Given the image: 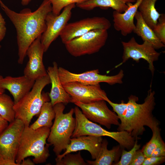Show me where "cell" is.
Wrapping results in <instances>:
<instances>
[{
    "instance_id": "obj_38",
    "label": "cell",
    "mask_w": 165,
    "mask_h": 165,
    "mask_svg": "<svg viewBox=\"0 0 165 165\" xmlns=\"http://www.w3.org/2000/svg\"><path fill=\"white\" fill-rule=\"evenodd\" d=\"M5 90L0 88V94H2L4 93Z\"/></svg>"
},
{
    "instance_id": "obj_26",
    "label": "cell",
    "mask_w": 165,
    "mask_h": 165,
    "mask_svg": "<svg viewBox=\"0 0 165 165\" xmlns=\"http://www.w3.org/2000/svg\"><path fill=\"white\" fill-rule=\"evenodd\" d=\"M159 126L152 131V135L151 138L141 150L145 157L151 156L159 141L162 138Z\"/></svg>"
},
{
    "instance_id": "obj_14",
    "label": "cell",
    "mask_w": 165,
    "mask_h": 165,
    "mask_svg": "<svg viewBox=\"0 0 165 165\" xmlns=\"http://www.w3.org/2000/svg\"><path fill=\"white\" fill-rule=\"evenodd\" d=\"M71 97V103L80 102L88 104L108 98L105 92L100 84L85 85L78 82H71L63 85Z\"/></svg>"
},
{
    "instance_id": "obj_22",
    "label": "cell",
    "mask_w": 165,
    "mask_h": 165,
    "mask_svg": "<svg viewBox=\"0 0 165 165\" xmlns=\"http://www.w3.org/2000/svg\"><path fill=\"white\" fill-rule=\"evenodd\" d=\"M108 141L105 139L103 140L100 152L94 161L86 160L90 165H111L117 159L120 150V146L113 147L111 150L107 148Z\"/></svg>"
},
{
    "instance_id": "obj_34",
    "label": "cell",
    "mask_w": 165,
    "mask_h": 165,
    "mask_svg": "<svg viewBox=\"0 0 165 165\" xmlns=\"http://www.w3.org/2000/svg\"><path fill=\"white\" fill-rule=\"evenodd\" d=\"M6 23L4 19L0 13V42L6 35Z\"/></svg>"
},
{
    "instance_id": "obj_6",
    "label": "cell",
    "mask_w": 165,
    "mask_h": 165,
    "mask_svg": "<svg viewBox=\"0 0 165 165\" xmlns=\"http://www.w3.org/2000/svg\"><path fill=\"white\" fill-rule=\"evenodd\" d=\"M74 108L75 125L71 138L84 135L108 136L116 141L120 147L128 150L133 147L136 139L127 131L111 132L107 130L100 125L86 118L79 107L76 106Z\"/></svg>"
},
{
    "instance_id": "obj_33",
    "label": "cell",
    "mask_w": 165,
    "mask_h": 165,
    "mask_svg": "<svg viewBox=\"0 0 165 165\" xmlns=\"http://www.w3.org/2000/svg\"><path fill=\"white\" fill-rule=\"evenodd\" d=\"M151 156H165V144L162 138L159 141Z\"/></svg>"
},
{
    "instance_id": "obj_17",
    "label": "cell",
    "mask_w": 165,
    "mask_h": 165,
    "mask_svg": "<svg viewBox=\"0 0 165 165\" xmlns=\"http://www.w3.org/2000/svg\"><path fill=\"white\" fill-rule=\"evenodd\" d=\"M35 82L24 75L17 77L2 76L0 79V88L9 92L15 104L31 90Z\"/></svg>"
},
{
    "instance_id": "obj_7",
    "label": "cell",
    "mask_w": 165,
    "mask_h": 165,
    "mask_svg": "<svg viewBox=\"0 0 165 165\" xmlns=\"http://www.w3.org/2000/svg\"><path fill=\"white\" fill-rule=\"evenodd\" d=\"M25 126L15 119L0 135V165H17L16 159Z\"/></svg>"
},
{
    "instance_id": "obj_19",
    "label": "cell",
    "mask_w": 165,
    "mask_h": 165,
    "mask_svg": "<svg viewBox=\"0 0 165 165\" xmlns=\"http://www.w3.org/2000/svg\"><path fill=\"white\" fill-rule=\"evenodd\" d=\"M58 68L57 63L54 61L52 66L48 67L46 70L51 84L49 95L53 106L58 103H62L65 105L71 103L70 97L64 90L61 81Z\"/></svg>"
},
{
    "instance_id": "obj_30",
    "label": "cell",
    "mask_w": 165,
    "mask_h": 165,
    "mask_svg": "<svg viewBox=\"0 0 165 165\" xmlns=\"http://www.w3.org/2000/svg\"><path fill=\"white\" fill-rule=\"evenodd\" d=\"M160 41L165 45V15L162 13L152 29Z\"/></svg>"
},
{
    "instance_id": "obj_23",
    "label": "cell",
    "mask_w": 165,
    "mask_h": 165,
    "mask_svg": "<svg viewBox=\"0 0 165 165\" xmlns=\"http://www.w3.org/2000/svg\"><path fill=\"white\" fill-rule=\"evenodd\" d=\"M157 0H142L138 7L143 20L152 29L157 23L161 14L159 13L155 7Z\"/></svg>"
},
{
    "instance_id": "obj_36",
    "label": "cell",
    "mask_w": 165,
    "mask_h": 165,
    "mask_svg": "<svg viewBox=\"0 0 165 165\" xmlns=\"http://www.w3.org/2000/svg\"><path fill=\"white\" fill-rule=\"evenodd\" d=\"M35 163L29 159L24 160L20 163V165H34Z\"/></svg>"
},
{
    "instance_id": "obj_9",
    "label": "cell",
    "mask_w": 165,
    "mask_h": 165,
    "mask_svg": "<svg viewBox=\"0 0 165 165\" xmlns=\"http://www.w3.org/2000/svg\"><path fill=\"white\" fill-rule=\"evenodd\" d=\"M59 78L62 85L71 82H78L85 85H96L105 82L113 85L123 83L124 72L121 69L117 74L107 75L100 74L99 70L94 69L81 73L72 72L65 68L59 67Z\"/></svg>"
},
{
    "instance_id": "obj_29",
    "label": "cell",
    "mask_w": 165,
    "mask_h": 165,
    "mask_svg": "<svg viewBox=\"0 0 165 165\" xmlns=\"http://www.w3.org/2000/svg\"><path fill=\"white\" fill-rule=\"evenodd\" d=\"M87 0H49L52 5V12L54 14H59L65 7L72 4L83 2Z\"/></svg>"
},
{
    "instance_id": "obj_25",
    "label": "cell",
    "mask_w": 165,
    "mask_h": 165,
    "mask_svg": "<svg viewBox=\"0 0 165 165\" xmlns=\"http://www.w3.org/2000/svg\"><path fill=\"white\" fill-rule=\"evenodd\" d=\"M14 105L9 96L4 93L0 94V116L9 123L15 119Z\"/></svg>"
},
{
    "instance_id": "obj_2",
    "label": "cell",
    "mask_w": 165,
    "mask_h": 165,
    "mask_svg": "<svg viewBox=\"0 0 165 165\" xmlns=\"http://www.w3.org/2000/svg\"><path fill=\"white\" fill-rule=\"evenodd\" d=\"M151 86L142 104L137 103L138 98L135 95H131L128 97L118 131H126L138 139V136L145 130V126L152 131L159 127V123L152 114L156 105L155 92L152 90Z\"/></svg>"
},
{
    "instance_id": "obj_8",
    "label": "cell",
    "mask_w": 165,
    "mask_h": 165,
    "mask_svg": "<svg viewBox=\"0 0 165 165\" xmlns=\"http://www.w3.org/2000/svg\"><path fill=\"white\" fill-rule=\"evenodd\" d=\"M108 37V30H94L72 39L64 45L73 56L90 55L100 51L105 45Z\"/></svg>"
},
{
    "instance_id": "obj_11",
    "label": "cell",
    "mask_w": 165,
    "mask_h": 165,
    "mask_svg": "<svg viewBox=\"0 0 165 165\" xmlns=\"http://www.w3.org/2000/svg\"><path fill=\"white\" fill-rule=\"evenodd\" d=\"M75 7V4H71L65 7L58 15L53 14L52 12L47 14L46 18V28L41 39L45 52L52 43L60 36L71 19L72 11Z\"/></svg>"
},
{
    "instance_id": "obj_5",
    "label": "cell",
    "mask_w": 165,
    "mask_h": 165,
    "mask_svg": "<svg viewBox=\"0 0 165 165\" xmlns=\"http://www.w3.org/2000/svg\"><path fill=\"white\" fill-rule=\"evenodd\" d=\"M53 108L55 112V119L50 128L47 141L50 145H53V151L57 156L65 150L70 144L75 128V119L73 117L74 108L64 113L65 106L63 103L57 104Z\"/></svg>"
},
{
    "instance_id": "obj_21",
    "label": "cell",
    "mask_w": 165,
    "mask_h": 165,
    "mask_svg": "<svg viewBox=\"0 0 165 165\" xmlns=\"http://www.w3.org/2000/svg\"><path fill=\"white\" fill-rule=\"evenodd\" d=\"M134 18L136 20V23L133 32L140 37L143 42L151 44L156 50L165 47V44L160 41L153 30L146 24L138 10Z\"/></svg>"
},
{
    "instance_id": "obj_32",
    "label": "cell",
    "mask_w": 165,
    "mask_h": 165,
    "mask_svg": "<svg viewBox=\"0 0 165 165\" xmlns=\"http://www.w3.org/2000/svg\"><path fill=\"white\" fill-rule=\"evenodd\" d=\"M165 160V156H152L146 157L142 165H156L161 164Z\"/></svg>"
},
{
    "instance_id": "obj_15",
    "label": "cell",
    "mask_w": 165,
    "mask_h": 165,
    "mask_svg": "<svg viewBox=\"0 0 165 165\" xmlns=\"http://www.w3.org/2000/svg\"><path fill=\"white\" fill-rule=\"evenodd\" d=\"M41 37L36 38L27 49L26 56L28 61L24 70V75L35 81L47 75L43 61L45 52L41 43Z\"/></svg>"
},
{
    "instance_id": "obj_28",
    "label": "cell",
    "mask_w": 165,
    "mask_h": 165,
    "mask_svg": "<svg viewBox=\"0 0 165 165\" xmlns=\"http://www.w3.org/2000/svg\"><path fill=\"white\" fill-rule=\"evenodd\" d=\"M137 139H136L133 147L128 151L123 149L120 160L113 164L114 165H129L132 158L136 152L140 149L141 145L138 143Z\"/></svg>"
},
{
    "instance_id": "obj_24",
    "label": "cell",
    "mask_w": 165,
    "mask_h": 165,
    "mask_svg": "<svg viewBox=\"0 0 165 165\" xmlns=\"http://www.w3.org/2000/svg\"><path fill=\"white\" fill-rule=\"evenodd\" d=\"M55 117V112L53 106L50 102H46L41 107L38 118L30 127L34 130L43 127L50 128L53 124L52 120Z\"/></svg>"
},
{
    "instance_id": "obj_20",
    "label": "cell",
    "mask_w": 165,
    "mask_h": 165,
    "mask_svg": "<svg viewBox=\"0 0 165 165\" xmlns=\"http://www.w3.org/2000/svg\"><path fill=\"white\" fill-rule=\"evenodd\" d=\"M136 0H87L83 2L76 4L79 8L90 10L96 7L102 9L111 8L117 12L122 13L128 8V3H134Z\"/></svg>"
},
{
    "instance_id": "obj_27",
    "label": "cell",
    "mask_w": 165,
    "mask_h": 165,
    "mask_svg": "<svg viewBox=\"0 0 165 165\" xmlns=\"http://www.w3.org/2000/svg\"><path fill=\"white\" fill-rule=\"evenodd\" d=\"M57 165H88L82 157L80 152L76 154L69 153L61 160L56 161Z\"/></svg>"
},
{
    "instance_id": "obj_31",
    "label": "cell",
    "mask_w": 165,
    "mask_h": 165,
    "mask_svg": "<svg viewBox=\"0 0 165 165\" xmlns=\"http://www.w3.org/2000/svg\"><path fill=\"white\" fill-rule=\"evenodd\" d=\"M145 158L142 150L139 149L134 154L129 165H142Z\"/></svg>"
},
{
    "instance_id": "obj_10",
    "label": "cell",
    "mask_w": 165,
    "mask_h": 165,
    "mask_svg": "<svg viewBox=\"0 0 165 165\" xmlns=\"http://www.w3.org/2000/svg\"><path fill=\"white\" fill-rule=\"evenodd\" d=\"M123 53L122 62L116 66L118 67L125 63L130 59H132L137 63L141 59L146 61L148 64V68L153 76L155 70L154 62L159 58L160 53L156 51L150 43L143 42L142 44H138L134 37L127 42L122 41Z\"/></svg>"
},
{
    "instance_id": "obj_18",
    "label": "cell",
    "mask_w": 165,
    "mask_h": 165,
    "mask_svg": "<svg viewBox=\"0 0 165 165\" xmlns=\"http://www.w3.org/2000/svg\"><path fill=\"white\" fill-rule=\"evenodd\" d=\"M142 0H136L134 4L128 3V8L124 12L120 13L114 11L112 13L113 26L117 31L124 36L130 34L135 28L134 22L135 16Z\"/></svg>"
},
{
    "instance_id": "obj_13",
    "label": "cell",
    "mask_w": 165,
    "mask_h": 165,
    "mask_svg": "<svg viewBox=\"0 0 165 165\" xmlns=\"http://www.w3.org/2000/svg\"><path fill=\"white\" fill-rule=\"evenodd\" d=\"M106 101L101 100L88 104L80 102L74 104L81 109L89 120L110 129L112 125L118 126L120 123L117 115L109 108Z\"/></svg>"
},
{
    "instance_id": "obj_37",
    "label": "cell",
    "mask_w": 165,
    "mask_h": 165,
    "mask_svg": "<svg viewBox=\"0 0 165 165\" xmlns=\"http://www.w3.org/2000/svg\"><path fill=\"white\" fill-rule=\"evenodd\" d=\"M31 0H21V3L23 6L28 5Z\"/></svg>"
},
{
    "instance_id": "obj_4",
    "label": "cell",
    "mask_w": 165,
    "mask_h": 165,
    "mask_svg": "<svg viewBox=\"0 0 165 165\" xmlns=\"http://www.w3.org/2000/svg\"><path fill=\"white\" fill-rule=\"evenodd\" d=\"M50 83L48 74L35 81L31 90L14 104L13 109L15 112V119L21 120L25 126H29L33 117L39 114L44 103L50 101L49 93H42V91Z\"/></svg>"
},
{
    "instance_id": "obj_12",
    "label": "cell",
    "mask_w": 165,
    "mask_h": 165,
    "mask_svg": "<svg viewBox=\"0 0 165 165\" xmlns=\"http://www.w3.org/2000/svg\"><path fill=\"white\" fill-rule=\"evenodd\" d=\"M111 27L109 20L104 17H88L68 23L60 35L65 44L72 39L93 30H108Z\"/></svg>"
},
{
    "instance_id": "obj_35",
    "label": "cell",
    "mask_w": 165,
    "mask_h": 165,
    "mask_svg": "<svg viewBox=\"0 0 165 165\" xmlns=\"http://www.w3.org/2000/svg\"><path fill=\"white\" fill-rule=\"evenodd\" d=\"M8 122L0 116V135L8 127Z\"/></svg>"
},
{
    "instance_id": "obj_3",
    "label": "cell",
    "mask_w": 165,
    "mask_h": 165,
    "mask_svg": "<svg viewBox=\"0 0 165 165\" xmlns=\"http://www.w3.org/2000/svg\"><path fill=\"white\" fill-rule=\"evenodd\" d=\"M50 128L43 127L36 130L29 126H25L22 134L16 163L20 165L21 162L28 157H34L35 164L45 162L49 156L50 144L46 141L49 135Z\"/></svg>"
},
{
    "instance_id": "obj_1",
    "label": "cell",
    "mask_w": 165,
    "mask_h": 165,
    "mask_svg": "<svg viewBox=\"0 0 165 165\" xmlns=\"http://www.w3.org/2000/svg\"><path fill=\"white\" fill-rule=\"evenodd\" d=\"M0 6L16 28L18 63L22 64L29 46L36 38L41 36L46 30V18L47 14L52 12L51 3L49 0H43L34 11L32 12L29 8H25L19 13L10 9L1 0Z\"/></svg>"
},
{
    "instance_id": "obj_16",
    "label": "cell",
    "mask_w": 165,
    "mask_h": 165,
    "mask_svg": "<svg viewBox=\"0 0 165 165\" xmlns=\"http://www.w3.org/2000/svg\"><path fill=\"white\" fill-rule=\"evenodd\" d=\"M103 140L102 137L90 135L71 138L70 143L68 145L65 151L62 154L57 156L56 162L61 160L67 154L82 150L88 151L92 158L95 160L100 152Z\"/></svg>"
},
{
    "instance_id": "obj_39",
    "label": "cell",
    "mask_w": 165,
    "mask_h": 165,
    "mask_svg": "<svg viewBox=\"0 0 165 165\" xmlns=\"http://www.w3.org/2000/svg\"><path fill=\"white\" fill-rule=\"evenodd\" d=\"M1 45H0V49H1ZM2 77V76H1L0 75V79Z\"/></svg>"
}]
</instances>
